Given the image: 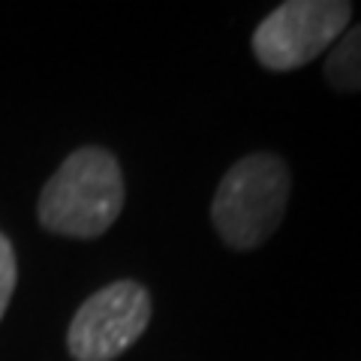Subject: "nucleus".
Listing matches in <instances>:
<instances>
[{
    "instance_id": "nucleus-3",
    "label": "nucleus",
    "mask_w": 361,
    "mask_h": 361,
    "mask_svg": "<svg viewBox=\"0 0 361 361\" xmlns=\"http://www.w3.org/2000/svg\"><path fill=\"white\" fill-rule=\"evenodd\" d=\"M353 18L346 0H289L253 30L250 49L271 73H292L316 61L343 37Z\"/></svg>"
},
{
    "instance_id": "nucleus-2",
    "label": "nucleus",
    "mask_w": 361,
    "mask_h": 361,
    "mask_svg": "<svg viewBox=\"0 0 361 361\" xmlns=\"http://www.w3.org/2000/svg\"><path fill=\"white\" fill-rule=\"evenodd\" d=\"M292 193L289 166L271 151L247 154L220 178L211 223L229 250H256L280 229Z\"/></svg>"
},
{
    "instance_id": "nucleus-4",
    "label": "nucleus",
    "mask_w": 361,
    "mask_h": 361,
    "mask_svg": "<svg viewBox=\"0 0 361 361\" xmlns=\"http://www.w3.org/2000/svg\"><path fill=\"white\" fill-rule=\"evenodd\" d=\"M151 292L139 280H115L97 289L75 310L66 329L73 361H115L151 325Z\"/></svg>"
},
{
    "instance_id": "nucleus-5",
    "label": "nucleus",
    "mask_w": 361,
    "mask_h": 361,
    "mask_svg": "<svg viewBox=\"0 0 361 361\" xmlns=\"http://www.w3.org/2000/svg\"><path fill=\"white\" fill-rule=\"evenodd\" d=\"M325 78L341 94L361 90V25L343 30V37L329 49L325 58Z\"/></svg>"
},
{
    "instance_id": "nucleus-1",
    "label": "nucleus",
    "mask_w": 361,
    "mask_h": 361,
    "mask_svg": "<svg viewBox=\"0 0 361 361\" xmlns=\"http://www.w3.org/2000/svg\"><path fill=\"white\" fill-rule=\"evenodd\" d=\"M123 202L127 187L118 157L99 145H85L66 157L58 172L45 180L37 202V217L45 232L94 241L121 217Z\"/></svg>"
},
{
    "instance_id": "nucleus-6",
    "label": "nucleus",
    "mask_w": 361,
    "mask_h": 361,
    "mask_svg": "<svg viewBox=\"0 0 361 361\" xmlns=\"http://www.w3.org/2000/svg\"><path fill=\"white\" fill-rule=\"evenodd\" d=\"M16 280H18V265H16V250L9 238L0 232V319L13 301V292H16Z\"/></svg>"
}]
</instances>
